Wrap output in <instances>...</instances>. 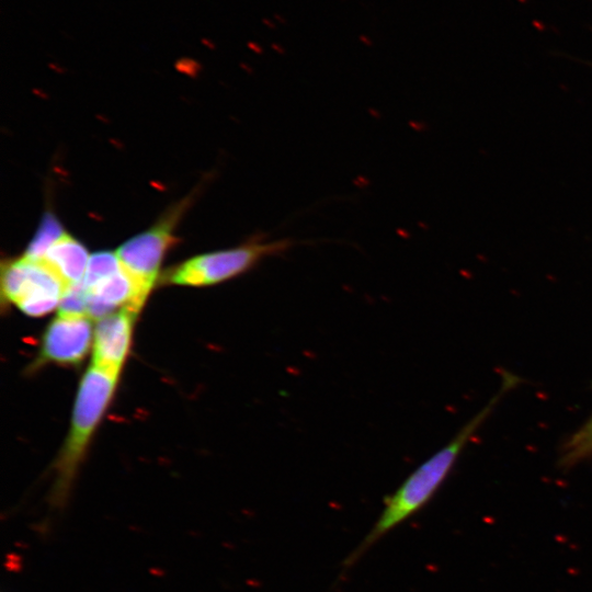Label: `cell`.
Wrapping results in <instances>:
<instances>
[{"label": "cell", "instance_id": "6da1fadb", "mask_svg": "<svg viewBox=\"0 0 592 592\" xmlns=\"http://www.w3.org/2000/svg\"><path fill=\"white\" fill-rule=\"evenodd\" d=\"M494 402L496 400H492L485 407L444 447L418 466L394 493L385 498L378 520L344 565L355 562L380 537L415 514L431 500Z\"/></svg>", "mask_w": 592, "mask_h": 592}, {"label": "cell", "instance_id": "7a4b0ae2", "mask_svg": "<svg viewBox=\"0 0 592 592\" xmlns=\"http://www.w3.org/2000/svg\"><path fill=\"white\" fill-rule=\"evenodd\" d=\"M118 373L93 364L83 375L71 419L70 433L56 463L50 504L64 508L87 444L115 389Z\"/></svg>", "mask_w": 592, "mask_h": 592}, {"label": "cell", "instance_id": "3957f363", "mask_svg": "<svg viewBox=\"0 0 592 592\" xmlns=\"http://www.w3.org/2000/svg\"><path fill=\"white\" fill-rule=\"evenodd\" d=\"M295 246L292 239L254 236L234 248L204 253L171 269L163 282L175 285H214L249 272L267 258L278 257Z\"/></svg>", "mask_w": 592, "mask_h": 592}, {"label": "cell", "instance_id": "277c9868", "mask_svg": "<svg viewBox=\"0 0 592 592\" xmlns=\"http://www.w3.org/2000/svg\"><path fill=\"white\" fill-rule=\"evenodd\" d=\"M66 287L44 261L23 255L2 263V298L26 315L38 317L50 312L59 306Z\"/></svg>", "mask_w": 592, "mask_h": 592}, {"label": "cell", "instance_id": "5b68a950", "mask_svg": "<svg viewBox=\"0 0 592 592\" xmlns=\"http://www.w3.org/2000/svg\"><path fill=\"white\" fill-rule=\"evenodd\" d=\"M185 206L186 201H183L159 224L133 237L116 251L122 267L147 292L156 282L167 250L175 242L172 231Z\"/></svg>", "mask_w": 592, "mask_h": 592}, {"label": "cell", "instance_id": "8992f818", "mask_svg": "<svg viewBox=\"0 0 592 592\" xmlns=\"http://www.w3.org/2000/svg\"><path fill=\"white\" fill-rule=\"evenodd\" d=\"M92 340L89 316L58 315L47 327L39 361L57 364H78L86 356Z\"/></svg>", "mask_w": 592, "mask_h": 592}, {"label": "cell", "instance_id": "52a82bcc", "mask_svg": "<svg viewBox=\"0 0 592 592\" xmlns=\"http://www.w3.org/2000/svg\"><path fill=\"white\" fill-rule=\"evenodd\" d=\"M136 316L122 308L99 320L94 332L93 364L119 373L129 349Z\"/></svg>", "mask_w": 592, "mask_h": 592}, {"label": "cell", "instance_id": "ba28073f", "mask_svg": "<svg viewBox=\"0 0 592 592\" xmlns=\"http://www.w3.org/2000/svg\"><path fill=\"white\" fill-rule=\"evenodd\" d=\"M89 258L84 246L65 232L41 261H44L66 286H69L83 282Z\"/></svg>", "mask_w": 592, "mask_h": 592}, {"label": "cell", "instance_id": "9c48e42d", "mask_svg": "<svg viewBox=\"0 0 592 592\" xmlns=\"http://www.w3.org/2000/svg\"><path fill=\"white\" fill-rule=\"evenodd\" d=\"M64 230L55 216L46 214L26 248L24 257L41 261L48 249L64 235Z\"/></svg>", "mask_w": 592, "mask_h": 592}, {"label": "cell", "instance_id": "30bf717a", "mask_svg": "<svg viewBox=\"0 0 592 592\" xmlns=\"http://www.w3.org/2000/svg\"><path fill=\"white\" fill-rule=\"evenodd\" d=\"M119 269L121 263L116 252L100 251L93 253L88 261L83 285L88 289Z\"/></svg>", "mask_w": 592, "mask_h": 592}, {"label": "cell", "instance_id": "8fae6325", "mask_svg": "<svg viewBox=\"0 0 592 592\" xmlns=\"http://www.w3.org/2000/svg\"><path fill=\"white\" fill-rule=\"evenodd\" d=\"M592 454V418L567 443L563 458L572 465Z\"/></svg>", "mask_w": 592, "mask_h": 592}, {"label": "cell", "instance_id": "7c38bea8", "mask_svg": "<svg viewBox=\"0 0 592 592\" xmlns=\"http://www.w3.org/2000/svg\"><path fill=\"white\" fill-rule=\"evenodd\" d=\"M88 295L87 289L82 283L69 285L66 287L58 309L59 315L67 316H88Z\"/></svg>", "mask_w": 592, "mask_h": 592}, {"label": "cell", "instance_id": "4fadbf2b", "mask_svg": "<svg viewBox=\"0 0 592 592\" xmlns=\"http://www.w3.org/2000/svg\"><path fill=\"white\" fill-rule=\"evenodd\" d=\"M201 42H202L204 45H206V46H208V47H210V48H214V47H215V44H214L209 38L203 37V38H201Z\"/></svg>", "mask_w": 592, "mask_h": 592}, {"label": "cell", "instance_id": "5bb4252c", "mask_svg": "<svg viewBox=\"0 0 592 592\" xmlns=\"http://www.w3.org/2000/svg\"><path fill=\"white\" fill-rule=\"evenodd\" d=\"M262 23L265 24L266 26L271 27V29H275V25L267 19H263Z\"/></svg>", "mask_w": 592, "mask_h": 592}, {"label": "cell", "instance_id": "9a60e30c", "mask_svg": "<svg viewBox=\"0 0 592 592\" xmlns=\"http://www.w3.org/2000/svg\"><path fill=\"white\" fill-rule=\"evenodd\" d=\"M275 18L278 20V21H282V23H285V20L281 16H278L277 14H275Z\"/></svg>", "mask_w": 592, "mask_h": 592}]
</instances>
